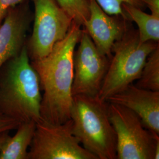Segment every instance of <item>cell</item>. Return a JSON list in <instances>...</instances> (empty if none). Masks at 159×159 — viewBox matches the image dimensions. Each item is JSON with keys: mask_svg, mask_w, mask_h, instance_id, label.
<instances>
[{"mask_svg": "<svg viewBox=\"0 0 159 159\" xmlns=\"http://www.w3.org/2000/svg\"><path fill=\"white\" fill-rule=\"evenodd\" d=\"M57 1L75 23L83 25L89 18L90 10L88 0H57Z\"/></svg>", "mask_w": 159, "mask_h": 159, "instance_id": "cell-15", "label": "cell"}, {"mask_svg": "<svg viewBox=\"0 0 159 159\" xmlns=\"http://www.w3.org/2000/svg\"><path fill=\"white\" fill-rule=\"evenodd\" d=\"M145 7L150 10L151 14L159 17V0H143Z\"/></svg>", "mask_w": 159, "mask_h": 159, "instance_id": "cell-19", "label": "cell"}, {"mask_svg": "<svg viewBox=\"0 0 159 159\" xmlns=\"http://www.w3.org/2000/svg\"><path fill=\"white\" fill-rule=\"evenodd\" d=\"M159 46V42L140 43L138 31L129 27L111 49L108 70L98 97L106 101L133 84L140 75L148 56Z\"/></svg>", "mask_w": 159, "mask_h": 159, "instance_id": "cell-4", "label": "cell"}, {"mask_svg": "<svg viewBox=\"0 0 159 159\" xmlns=\"http://www.w3.org/2000/svg\"><path fill=\"white\" fill-rule=\"evenodd\" d=\"M74 52L73 96H97L108 70L110 58L102 54L84 30Z\"/></svg>", "mask_w": 159, "mask_h": 159, "instance_id": "cell-8", "label": "cell"}, {"mask_svg": "<svg viewBox=\"0 0 159 159\" xmlns=\"http://www.w3.org/2000/svg\"><path fill=\"white\" fill-rule=\"evenodd\" d=\"M30 17L23 7H16L0 24V68L17 56L26 45Z\"/></svg>", "mask_w": 159, "mask_h": 159, "instance_id": "cell-11", "label": "cell"}, {"mask_svg": "<svg viewBox=\"0 0 159 159\" xmlns=\"http://www.w3.org/2000/svg\"><path fill=\"white\" fill-rule=\"evenodd\" d=\"M90 16L83 26L99 52L111 56L114 44L123 36L128 26L116 17L103 11L96 0H88Z\"/></svg>", "mask_w": 159, "mask_h": 159, "instance_id": "cell-9", "label": "cell"}, {"mask_svg": "<svg viewBox=\"0 0 159 159\" xmlns=\"http://www.w3.org/2000/svg\"><path fill=\"white\" fill-rule=\"evenodd\" d=\"M108 102L97 96L76 95L70 111L72 131L82 146L97 159H117L116 132Z\"/></svg>", "mask_w": 159, "mask_h": 159, "instance_id": "cell-3", "label": "cell"}, {"mask_svg": "<svg viewBox=\"0 0 159 159\" xmlns=\"http://www.w3.org/2000/svg\"><path fill=\"white\" fill-rule=\"evenodd\" d=\"M36 123H21L13 137L7 140L1 153L0 159H28V148L34 136Z\"/></svg>", "mask_w": 159, "mask_h": 159, "instance_id": "cell-12", "label": "cell"}, {"mask_svg": "<svg viewBox=\"0 0 159 159\" xmlns=\"http://www.w3.org/2000/svg\"><path fill=\"white\" fill-rule=\"evenodd\" d=\"M24 0H0V24L7 13L11 9L22 4Z\"/></svg>", "mask_w": 159, "mask_h": 159, "instance_id": "cell-17", "label": "cell"}, {"mask_svg": "<svg viewBox=\"0 0 159 159\" xmlns=\"http://www.w3.org/2000/svg\"><path fill=\"white\" fill-rule=\"evenodd\" d=\"M136 86L152 91H159V47L151 52L137 80Z\"/></svg>", "mask_w": 159, "mask_h": 159, "instance_id": "cell-14", "label": "cell"}, {"mask_svg": "<svg viewBox=\"0 0 159 159\" xmlns=\"http://www.w3.org/2000/svg\"><path fill=\"white\" fill-rule=\"evenodd\" d=\"M81 27L73 21L65 37L57 42L48 55L31 61L44 92L41 120L47 122L60 124L70 119L74 52L83 33Z\"/></svg>", "mask_w": 159, "mask_h": 159, "instance_id": "cell-1", "label": "cell"}, {"mask_svg": "<svg viewBox=\"0 0 159 159\" xmlns=\"http://www.w3.org/2000/svg\"><path fill=\"white\" fill-rule=\"evenodd\" d=\"M41 90L25 45L0 68V113L20 123H37L41 120Z\"/></svg>", "mask_w": 159, "mask_h": 159, "instance_id": "cell-2", "label": "cell"}, {"mask_svg": "<svg viewBox=\"0 0 159 159\" xmlns=\"http://www.w3.org/2000/svg\"><path fill=\"white\" fill-rule=\"evenodd\" d=\"M108 114L117 139V159H154L159 135L143 125L133 111L108 102Z\"/></svg>", "mask_w": 159, "mask_h": 159, "instance_id": "cell-5", "label": "cell"}, {"mask_svg": "<svg viewBox=\"0 0 159 159\" xmlns=\"http://www.w3.org/2000/svg\"><path fill=\"white\" fill-rule=\"evenodd\" d=\"M34 21L26 46L31 61L46 57L58 41L63 39L73 20L57 0H33Z\"/></svg>", "mask_w": 159, "mask_h": 159, "instance_id": "cell-7", "label": "cell"}, {"mask_svg": "<svg viewBox=\"0 0 159 159\" xmlns=\"http://www.w3.org/2000/svg\"><path fill=\"white\" fill-rule=\"evenodd\" d=\"M28 159H97L83 148L72 131L69 119L60 124L36 123Z\"/></svg>", "mask_w": 159, "mask_h": 159, "instance_id": "cell-6", "label": "cell"}, {"mask_svg": "<svg viewBox=\"0 0 159 159\" xmlns=\"http://www.w3.org/2000/svg\"><path fill=\"white\" fill-rule=\"evenodd\" d=\"M9 131H6L0 133V153L4 147V144H6L7 140L10 137V135L8 134Z\"/></svg>", "mask_w": 159, "mask_h": 159, "instance_id": "cell-20", "label": "cell"}, {"mask_svg": "<svg viewBox=\"0 0 159 159\" xmlns=\"http://www.w3.org/2000/svg\"><path fill=\"white\" fill-rule=\"evenodd\" d=\"M96 1L108 15L121 16L125 20H127V18L122 8L123 4L134 6L141 9L145 7L143 0H96Z\"/></svg>", "mask_w": 159, "mask_h": 159, "instance_id": "cell-16", "label": "cell"}, {"mask_svg": "<svg viewBox=\"0 0 159 159\" xmlns=\"http://www.w3.org/2000/svg\"><path fill=\"white\" fill-rule=\"evenodd\" d=\"M21 123L0 113V133L17 129Z\"/></svg>", "mask_w": 159, "mask_h": 159, "instance_id": "cell-18", "label": "cell"}, {"mask_svg": "<svg viewBox=\"0 0 159 159\" xmlns=\"http://www.w3.org/2000/svg\"><path fill=\"white\" fill-rule=\"evenodd\" d=\"M106 102L130 109L146 129L159 135V91L140 89L131 84Z\"/></svg>", "mask_w": 159, "mask_h": 159, "instance_id": "cell-10", "label": "cell"}, {"mask_svg": "<svg viewBox=\"0 0 159 159\" xmlns=\"http://www.w3.org/2000/svg\"><path fill=\"white\" fill-rule=\"evenodd\" d=\"M122 8L127 20L136 24L140 43L149 41L159 42V17L147 14L134 6L123 4Z\"/></svg>", "mask_w": 159, "mask_h": 159, "instance_id": "cell-13", "label": "cell"}]
</instances>
